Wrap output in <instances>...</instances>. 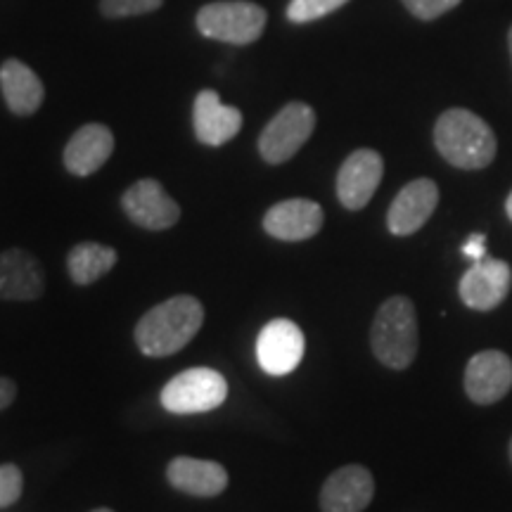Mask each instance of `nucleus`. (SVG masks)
<instances>
[{"label": "nucleus", "instance_id": "f257e3e1", "mask_svg": "<svg viewBox=\"0 0 512 512\" xmlns=\"http://www.w3.org/2000/svg\"><path fill=\"white\" fill-rule=\"evenodd\" d=\"M204 323V309L195 297L166 299L150 309L136 325V344L145 356L162 358L181 351Z\"/></svg>", "mask_w": 512, "mask_h": 512}, {"label": "nucleus", "instance_id": "f03ea898", "mask_svg": "<svg viewBox=\"0 0 512 512\" xmlns=\"http://www.w3.org/2000/svg\"><path fill=\"white\" fill-rule=\"evenodd\" d=\"M434 145L439 155L456 169L479 171L496 159V133L475 112L446 110L434 126Z\"/></svg>", "mask_w": 512, "mask_h": 512}, {"label": "nucleus", "instance_id": "7ed1b4c3", "mask_svg": "<svg viewBox=\"0 0 512 512\" xmlns=\"http://www.w3.org/2000/svg\"><path fill=\"white\" fill-rule=\"evenodd\" d=\"M370 344L377 361L387 368L403 370L418 356V313L408 297L387 299L373 320Z\"/></svg>", "mask_w": 512, "mask_h": 512}, {"label": "nucleus", "instance_id": "20e7f679", "mask_svg": "<svg viewBox=\"0 0 512 512\" xmlns=\"http://www.w3.org/2000/svg\"><path fill=\"white\" fill-rule=\"evenodd\" d=\"M266 10L249 0H219L197 12V29L211 41L249 46L266 29Z\"/></svg>", "mask_w": 512, "mask_h": 512}, {"label": "nucleus", "instance_id": "39448f33", "mask_svg": "<svg viewBox=\"0 0 512 512\" xmlns=\"http://www.w3.org/2000/svg\"><path fill=\"white\" fill-rule=\"evenodd\" d=\"M228 396V382L219 370L190 368L162 389V406L169 413L192 415L219 408Z\"/></svg>", "mask_w": 512, "mask_h": 512}, {"label": "nucleus", "instance_id": "423d86ee", "mask_svg": "<svg viewBox=\"0 0 512 512\" xmlns=\"http://www.w3.org/2000/svg\"><path fill=\"white\" fill-rule=\"evenodd\" d=\"M316 128V112L306 102H290L268 121L259 138V152L268 164H285L302 150Z\"/></svg>", "mask_w": 512, "mask_h": 512}, {"label": "nucleus", "instance_id": "0eeeda50", "mask_svg": "<svg viewBox=\"0 0 512 512\" xmlns=\"http://www.w3.org/2000/svg\"><path fill=\"white\" fill-rule=\"evenodd\" d=\"M306 349L304 332L287 318H275L256 337V361L268 375H290L302 363Z\"/></svg>", "mask_w": 512, "mask_h": 512}, {"label": "nucleus", "instance_id": "6e6552de", "mask_svg": "<svg viewBox=\"0 0 512 512\" xmlns=\"http://www.w3.org/2000/svg\"><path fill=\"white\" fill-rule=\"evenodd\" d=\"M121 207L136 226L145 230H166L181 219L178 204L166 195V190L155 178H143L133 183L121 197Z\"/></svg>", "mask_w": 512, "mask_h": 512}, {"label": "nucleus", "instance_id": "1a4fd4ad", "mask_svg": "<svg viewBox=\"0 0 512 512\" xmlns=\"http://www.w3.org/2000/svg\"><path fill=\"white\" fill-rule=\"evenodd\" d=\"M512 285L510 266L501 259H482L460 278L458 292L467 309L491 311L501 306Z\"/></svg>", "mask_w": 512, "mask_h": 512}, {"label": "nucleus", "instance_id": "9d476101", "mask_svg": "<svg viewBox=\"0 0 512 512\" xmlns=\"http://www.w3.org/2000/svg\"><path fill=\"white\" fill-rule=\"evenodd\" d=\"M384 162L380 152L356 150L344 159L337 174V197L344 209L358 211L373 200L377 185L382 181Z\"/></svg>", "mask_w": 512, "mask_h": 512}, {"label": "nucleus", "instance_id": "9b49d317", "mask_svg": "<svg viewBox=\"0 0 512 512\" xmlns=\"http://www.w3.org/2000/svg\"><path fill=\"white\" fill-rule=\"evenodd\" d=\"M512 389V361L498 349L479 351L465 368V392L479 406L501 401Z\"/></svg>", "mask_w": 512, "mask_h": 512}, {"label": "nucleus", "instance_id": "f8f14e48", "mask_svg": "<svg viewBox=\"0 0 512 512\" xmlns=\"http://www.w3.org/2000/svg\"><path fill=\"white\" fill-rule=\"evenodd\" d=\"M439 204V188L430 178H418L403 185L399 195L394 197L392 207L387 214V228L392 235L406 238V235L418 233V230L430 221Z\"/></svg>", "mask_w": 512, "mask_h": 512}, {"label": "nucleus", "instance_id": "ddd939ff", "mask_svg": "<svg viewBox=\"0 0 512 512\" xmlns=\"http://www.w3.org/2000/svg\"><path fill=\"white\" fill-rule=\"evenodd\" d=\"M375 496V479L363 465H344L320 489L323 512H363Z\"/></svg>", "mask_w": 512, "mask_h": 512}, {"label": "nucleus", "instance_id": "4468645a", "mask_svg": "<svg viewBox=\"0 0 512 512\" xmlns=\"http://www.w3.org/2000/svg\"><path fill=\"white\" fill-rule=\"evenodd\" d=\"M323 209L311 200H285L266 211L264 230L275 240L302 242L320 233L323 228Z\"/></svg>", "mask_w": 512, "mask_h": 512}, {"label": "nucleus", "instance_id": "2eb2a0df", "mask_svg": "<svg viewBox=\"0 0 512 512\" xmlns=\"http://www.w3.org/2000/svg\"><path fill=\"white\" fill-rule=\"evenodd\" d=\"M192 126L200 143L221 147L240 133L242 112L223 105L216 91H202L197 93L192 107Z\"/></svg>", "mask_w": 512, "mask_h": 512}, {"label": "nucleus", "instance_id": "dca6fc26", "mask_svg": "<svg viewBox=\"0 0 512 512\" xmlns=\"http://www.w3.org/2000/svg\"><path fill=\"white\" fill-rule=\"evenodd\" d=\"M46 280L36 256L24 249L0 252V299L5 302H34L43 294Z\"/></svg>", "mask_w": 512, "mask_h": 512}, {"label": "nucleus", "instance_id": "f3484780", "mask_svg": "<svg viewBox=\"0 0 512 512\" xmlns=\"http://www.w3.org/2000/svg\"><path fill=\"white\" fill-rule=\"evenodd\" d=\"M166 477L174 489L197 498H214L226 491L228 472L214 460L200 458H174L166 467Z\"/></svg>", "mask_w": 512, "mask_h": 512}, {"label": "nucleus", "instance_id": "a211bd4d", "mask_svg": "<svg viewBox=\"0 0 512 512\" xmlns=\"http://www.w3.org/2000/svg\"><path fill=\"white\" fill-rule=\"evenodd\" d=\"M114 136L107 126L86 124L64 147V166L74 176H91L112 157Z\"/></svg>", "mask_w": 512, "mask_h": 512}, {"label": "nucleus", "instance_id": "6ab92c4d", "mask_svg": "<svg viewBox=\"0 0 512 512\" xmlns=\"http://www.w3.org/2000/svg\"><path fill=\"white\" fill-rule=\"evenodd\" d=\"M0 91H3L5 105L19 117L34 114L43 102V83L36 72L19 60H5L0 67Z\"/></svg>", "mask_w": 512, "mask_h": 512}, {"label": "nucleus", "instance_id": "aec40b11", "mask_svg": "<svg viewBox=\"0 0 512 512\" xmlns=\"http://www.w3.org/2000/svg\"><path fill=\"white\" fill-rule=\"evenodd\" d=\"M117 264V252L98 242H81L67 256L69 275L76 285H93Z\"/></svg>", "mask_w": 512, "mask_h": 512}, {"label": "nucleus", "instance_id": "412c9836", "mask_svg": "<svg viewBox=\"0 0 512 512\" xmlns=\"http://www.w3.org/2000/svg\"><path fill=\"white\" fill-rule=\"evenodd\" d=\"M349 0H290L287 5V19L294 24L316 22V19L330 15L339 8H344Z\"/></svg>", "mask_w": 512, "mask_h": 512}, {"label": "nucleus", "instance_id": "4be33fe9", "mask_svg": "<svg viewBox=\"0 0 512 512\" xmlns=\"http://www.w3.org/2000/svg\"><path fill=\"white\" fill-rule=\"evenodd\" d=\"M164 0H100V10L105 17H136L162 8Z\"/></svg>", "mask_w": 512, "mask_h": 512}, {"label": "nucleus", "instance_id": "5701e85b", "mask_svg": "<svg viewBox=\"0 0 512 512\" xmlns=\"http://www.w3.org/2000/svg\"><path fill=\"white\" fill-rule=\"evenodd\" d=\"M24 489L22 470L17 465H0V508H10L19 501Z\"/></svg>", "mask_w": 512, "mask_h": 512}, {"label": "nucleus", "instance_id": "b1692460", "mask_svg": "<svg viewBox=\"0 0 512 512\" xmlns=\"http://www.w3.org/2000/svg\"><path fill=\"white\" fill-rule=\"evenodd\" d=\"M401 3L413 17L422 19V22H432V19H439L446 12L458 8L463 0H401Z\"/></svg>", "mask_w": 512, "mask_h": 512}, {"label": "nucleus", "instance_id": "393cba45", "mask_svg": "<svg viewBox=\"0 0 512 512\" xmlns=\"http://www.w3.org/2000/svg\"><path fill=\"white\" fill-rule=\"evenodd\" d=\"M463 252L470 256L472 259V264H475V261H482V259H486V238L482 233H475L472 235L470 240L465 242V247H463Z\"/></svg>", "mask_w": 512, "mask_h": 512}, {"label": "nucleus", "instance_id": "a878e982", "mask_svg": "<svg viewBox=\"0 0 512 512\" xmlns=\"http://www.w3.org/2000/svg\"><path fill=\"white\" fill-rule=\"evenodd\" d=\"M17 396V384L10 377H0V411L10 406Z\"/></svg>", "mask_w": 512, "mask_h": 512}, {"label": "nucleus", "instance_id": "bb28decb", "mask_svg": "<svg viewBox=\"0 0 512 512\" xmlns=\"http://www.w3.org/2000/svg\"><path fill=\"white\" fill-rule=\"evenodd\" d=\"M505 211H508V216H510V221H512V192L508 195V202H505Z\"/></svg>", "mask_w": 512, "mask_h": 512}, {"label": "nucleus", "instance_id": "cd10ccee", "mask_svg": "<svg viewBox=\"0 0 512 512\" xmlns=\"http://www.w3.org/2000/svg\"><path fill=\"white\" fill-rule=\"evenodd\" d=\"M508 48H510V57H512V27L508 31Z\"/></svg>", "mask_w": 512, "mask_h": 512}, {"label": "nucleus", "instance_id": "c85d7f7f", "mask_svg": "<svg viewBox=\"0 0 512 512\" xmlns=\"http://www.w3.org/2000/svg\"><path fill=\"white\" fill-rule=\"evenodd\" d=\"M508 453H510V463H512V439H510V448H508Z\"/></svg>", "mask_w": 512, "mask_h": 512}, {"label": "nucleus", "instance_id": "c756f323", "mask_svg": "<svg viewBox=\"0 0 512 512\" xmlns=\"http://www.w3.org/2000/svg\"><path fill=\"white\" fill-rule=\"evenodd\" d=\"M93 512H112V510H107V508H98V510H93Z\"/></svg>", "mask_w": 512, "mask_h": 512}]
</instances>
